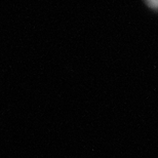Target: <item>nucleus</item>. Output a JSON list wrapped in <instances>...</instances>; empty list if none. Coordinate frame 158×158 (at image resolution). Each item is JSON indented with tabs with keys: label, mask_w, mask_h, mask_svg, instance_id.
I'll return each mask as SVG.
<instances>
[{
	"label": "nucleus",
	"mask_w": 158,
	"mask_h": 158,
	"mask_svg": "<svg viewBox=\"0 0 158 158\" xmlns=\"http://www.w3.org/2000/svg\"><path fill=\"white\" fill-rule=\"evenodd\" d=\"M146 4L153 9H158V0H145Z\"/></svg>",
	"instance_id": "obj_1"
}]
</instances>
